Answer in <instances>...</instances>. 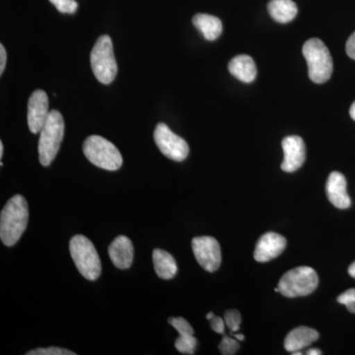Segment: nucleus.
Here are the masks:
<instances>
[{"mask_svg": "<svg viewBox=\"0 0 355 355\" xmlns=\"http://www.w3.org/2000/svg\"><path fill=\"white\" fill-rule=\"evenodd\" d=\"M91 67L98 81L103 84L113 83L118 73V65L114 55L113 42L109 36L97 40L90 55Z\"/></svg>", "mask_w": 355, "mask_h": 355, "instance_id": "nucleus-6", "label": "nucleus"}, {"mask_svg": "<svg viewBox=\"0 0 355 355\" xmlns=\"http://www.w3.org/2000/svg\"><path fill=\"white\" fill-rule=\"evenodd\" d=\"M319 333L309 327L301 326L289 331L284 340V349L287 352H298L309 347L319 338Z\"/></svg>", "mask_w": 355, "mask_h": 355, "instance_id": "nucleus-15", "label": "nucleus"}, {"mask_svg": "<svg viewBox=\"0 0 355 355\" xmlns=\"http://www.w3.org/2000/svg\"><path fill=\"white\" fill-rule=\"evenodd\" d=\"M224 321H225L226 326L228 327L231 334L237 333L242 322L241 314L237 310L226 311L225 314H224Z\"/></svg>", "mask_w": 355, "mask_h": 355, "instance_id": "nucleus-22", "label": "nucleus"}, {"mask_svg": "<svg viewBox=\"0 0 355 355\" xmlns=\"http://www.w3.org/2000/svg\"><path fill=\"white\" fill-rule=\"evenodd\" d=\"M112 263L120 270L130 268L133 261V245L127 236H118L109 247Z\"/></svg>", "mask_w": 355, "mask_h": 355, "instance_id": "nucleus-14", "label": "nucleus"}, {"mask_svg": "<svg viewBox=\"0 0 355 355\" xmlns=\"http://www.w3.org/2000/svg\"><path fill=\"white\" fill-rule=\"evenodd\" d=\"M29 220V209L25 198L16 195L4 205L0 214V238L7 247L16 244L25 232Z\"/></svg>", "mask_w": 355, "mask_h": 355, "instance_id": "nucleus-1", "label": "nucleus"}, {"mask_svg": "<svg viewBox=\"0 0 355 355\" xmlns=\"http://www.w3.org/2000/svg\"><path fill=\"white\" fill-rule=\"evenodd\" d=\"M64 121L58 111L50 112L41 130L39 139V159L41 164L48 167L55 160L64 139Z\"/></svg>", "mask_w": 355, "mask_h": 355, "instance_id": "nucleus-2", "label": "nucleus"}, {"mask_svg": "<svg viewBox=\"0 0 355 355\" xmlns=\"http://www.w3.org/2000/svg\"><path fill=\"white\" fill-rule=\"evenodd\" d=\"M221 354L233 355L237 354L238 349H240L239 340L235 338L224 336L218 347Z\"/></svg>", "mask_w": 355, "mask_h": 355, "instance_id": "nucleus-23", "label": "nucleus"}, {"mask_svg": "<svg viewBox=\"0 0 355 355\" xmlns=\"http://www.w3.org/2000/svg\"><path fill=\"white\" fill-rule=\"evenodd\" d=\"M210 326H211L212 330L216 331L217 334H221L223 335L225 331V321L220 317H217L214 315L211 319L209 320Z\"/></svg>", "mask_w": 355, "mask_h": 355, "instance_id": "nucleus-27", "label": "nucleus"}, {"mask_svg": "<svg viewBox=\"0 0 355 355\" xmlns=\"http://www.w3.org/2000/svg\"><path fill=\"white\" fill-rule=\"evenodd\" d=\"M231 335L234 336V338H237V340H239V342H243V340H245L244 335H241V334L234 333V334H231Z\"/></svg>", "mask_w": 355, "mask_h": 355, "instance_id": "nucleus-33", "label": "nucleus"}, {"mask_svg": "<svg viewBox=\"0 0 355 355\" xmlns=\"http://www.w3.org/2000/svg\"><path fill=\"white\" fill-rule=\"evenodd\" d=\"M83 153L92 164L107 170L116 171L123 165L119 149L109 140L99 135H91L83 144Z\"/></svg>", "mask_w": 355, "mask_h": 355, "instance_id": "nucleus-5", "label": "nucleus"}, {"mask_svg": "<svg viewBox=\"0 0 355 355\" xmlns=\"http://www.w3.org/2000/svg\"><path fill=\"white\" fill-rule=\"evenodd\" d=\"M198 340L193 336H180L175 342V347L178 352L183 354H195Z\"/></svg>", "mask_w": 355, "mask_h": 355, "instance_id": "nucleus-20", "label": "nucleus"}, {"mask_svg": "<svg viewBox=\"0 0 355 355\" xmlns=\"http://www.w3.org/2000/svg\"><path fill=\"white\" fill-rule=\"evenodd\" d=\"M291 354L293 355H301V354H302V352H299V350H298V352H291Z\"/></svg>", "mask_w": 355, "mask_h": 355, "instance_id": "nucleus-36", "label": "nucleus"}, {"mask_svg": "<svg viewBox=\"0 0 355 355\" xmlns=\"http://www.w3.org/2000/svg\"><path fill=\"white\" fill-rule=\"evenodd\" d=\"M268 10L272 19L282 24L291 22L298 13L297 6L292 0H270Z\"/></svg>", "mask_w": 355, "mask_h": 355, "instance_id": "nucleus-19", "label": "nucleus"}, {"mask_svg": "<svg viewBox=\"0 0 355 355\" xmlns=\"http://www.w3.org/2000/svg\"><path fill=\"white\" fill-rule=\"evenodd\" d=\"M349 114L352 120L355 121V102L352 105V107H350Z\"/></svg>", "mask_w": 355, "mask_h": 355, "instance_id": "nucleus-32", "label": "nucleus"}, {"mask_svg": "<svg viewBox=\"0 0 355 355\" xmlns=\"http://www.w3.org/2000/svg\"><path fill=\"white\" fill-rule=\"evenodd\" d=\"M49 114L48 95L43 90L35 91L28 101L27 120L31 132H41Z\"/></svg>", "mask_w": 355, "mask_h": 355, "instance_id": "nucleus-10", "label": "nucleus"}, {"mask_svg": "<svg viewBox=\"0 0 355 355\" xmlns=\"http://www.w3.org/2000/svg\"><path fill=\"white\" fill-rule=\"evenodd\" d=\"M6 51L4 49L3 44H0V76L3 73L6 65Z\"/></svg>", "mask_w": 355, "mask_h": 355, "instance_id": "nucleus-29", "label": "nucleus"}, {"mask_svg": "<svg viewBox=\"0 0 355 355\" xmlns=\"http://www.w3.org/2000/svg\"><path fill=\"white\" fill-rule=\"evenodd\" d=\"M319 284L317 272L310 266H298L287 272L279 282L282 295L288 298L302 297L313 293Z\"/></svg>", "mask_w": 355, "mask_h": 355, "instance_id": "nucleus-7", "label": "nucleus"}, {"mask_svg": "<svg viewBox=\"0 0 355 355\" xmlns=\"http://www.w3.org/2000/svg\"><path fill=\"white\" fill-rule=\"evenodd\" d=\"M60 13L73 14L76 12L78 3L76 0H50Z\"/></svg>", "mask_w": 355, "mask_h": 355, "instance_id": "nucleus-24", "label": "nucleus"}, {"mask_svg": "<svg viewBox=\"0 0 355 355\" xmlns=\"http://www.w3.org/2000/svg\"><path fill=\"white\" fill-rule=\"evenodd\" d=\"M193 24L202 33L203 38L207 41H214L220 37L222 23L220 19L209 14H197L193 16Z\"/></svg>", "mask_w": 355, "mask_h": 355, "instance_id": "nucleus-18", "label": "nucleus"}, {"mask_svg": "<svg viewBox=\"0 0 355 355\" xmlns=\"http://www.w3.org/2000/svg\"><path fill=\"white\" fill-rule=\"evenodd\" d=\"M308 64L311 80L317 84L327 83L333 73V58L326 44L317 38L308 40L302 49Z\"/></svg>", "mask_w": 355, "mask_h": 355, "instance_id": "nucleus-3", "label": "nucleus"}, {"mask_svg": "<svg viewBox=\"0 0 355 355\" xmlns=\"http://www.w3.org/2000/svg\"><path fill=\"white\" fill-rule=\"evenodd\" d=\"M286 247V239L284 236L275 232L266 233L261 236L256 245L254 258L259 263H266L282 254Z\"/></svg>", "mask_w": 355, "mask_h": 355, "instance_id": "nucleus-12", "label": "nucleus"}, {"mask_svg": "<svg viewBox=\"0 0 355 355\" xmlns=\"http://www.w3.org/2000/svg\"><path fill=\"white\" fill-rule=\"evenodd\" d=\"M345 51H347V55L355 60V32L352 33L349 40H347V44H345Z\"/></svg>", "mask_w": 355, "mask_h": 355, "instance_id": "nucleus-28", "label": "nucleus"}, {"mask_svg": "<svg viewBox=\"0 0 355 355\" xmlns=\"http://www.w3.org/2000/svg\"><path fill=\"white\" fill-rule=\"evenodd\" d=\"M191 247L196 260L203 270L209 272L218 270L221 263V250L216 238L210 236L193 238Z\"/></svg>", "mask_w": 355, "mask_h": 355, "instance_id": "nucleus-9", "label": "nucleus"}, {"mask_svg": "<svg viewBox=\"0 0 355 355\" xmlns=\"http://www.w3.org/2000/svg\"><path fill=\"white\" fill-rule=\"evenodd\" d=\"M76 352L60 349V347H46V349H36L27 352V355H76Z\"/></svg>", "mask_w": 355, "mask_h": 355, "instance_id": "nucleus-26", "label": "nucleus"}, {"mask_svg": "<svg viewBox=\"0 0 355 355\" xmlns=\"http://www.w3.org/2000/svg\"><path fill=\"white\" fill-rule=\"evenodd\" d=\"M306 354H307V355H321L322 352L320 349H313L308 350V352H306Z\"/></svg>", "mask_w": 355, "mask_h": 355, "instance_id": "nucleus-30", "label": "nucleus"}, {"mask_svg": "<svg viewBox=\"0 0 355 355\" xmlns=\"http://www.w3.org/2000/svg\"><path fill=\"white\" fill-rule=\"evenodd\" d=\"M327 197L336 209H347L352 205L347 195V180L340 172L331 173L326 184Z\"/></svg>", "mask_w": 355, "mask_h": 355, "instance_id": "nucleus-13", "label": "nucleus"}, {"mask_svg": "<svg viewBox=\"0 0 355 355\" xmlns=\"http://www.w3.org/2000/svg\"><path fill=\"white\" fill-rule=\"evenodd\" d=\"M338 302L345 305L350 313H355V288L343 292L338 297Z\"/></svg>", "mask_w": 355, "mask_h": 355, "instance_id": "nucleus-25", "label": "nucleus"}, {"mask_svg": "<svg viewBox=\"0 0 355 355\" xmlns=\"http://www.w3.org/2000/svg\"><path fill=\"white\" fill-rule=\"evenodd\" d=\"M69 252L77 270L88 280H96L102 272L101 261L93 243L83 235H76L69 242Z\"/></svg>", "mask_w": 355, "mask_h": 355, "instance_id": "nucleus-4", "label": "nucleus"}, {"mask_svg": "<svg viewBox=\"0 0 355 355\" xmlns=\"http://www.w3.org/2000/svg\"><path fill=\"white\" fill-rule=\"evenodd\" d=\"M168 322H169L173 328L176 329L180 336H193V334H195L193 327L184 318H169Z\"/></svg>", "mask_w": 355, "mask_h": 355, "instance_id": "nucleus-21", "label": "nucleus"}, {"mask_svg": "<svg viewBox=\"0 0 355 355\" xmlns=\"http://www.w3.org/2000/svg\"><path fill=\"white\" fill-rule=\"evenodd\" d=\"M214 316V312H209V314L207 315V319L209 320L211 319L212 317Z\"/></svg>", "mask_w": 355, "mask_h": 355, "instance_id": "nucleus-35", "label": "nucleus"}, {"mask_svg": "<svg viewBox=\"0 0 355 355\" xmlns=\"http://www.w3.org/2000/svg\"><path fill=\"white\" fill-rule=\"evenodd\" d=\"M154 270L162 279H172L178 272L176 261L171 254L162 249H155L153 253Z\"/></svg>", "mask_w": 355, "mask_h": 355, "instance_id": "nucleus-17", "label": "nucleus"}, {"mask_svg": "<svg viewBox=\"0 0 355 355\" xmlns=\"http://www.w3.org/2000/svg\"><path fill=\"white\" fill-rule=\"evenodd\" d=\"M228 70L238 80L244 83H253L258 73L253 58L246 55L233 58L229 62Z\"/></svg>", "mask_w": 355, "mask_h": 355, "instance_id": "nucleus-16", "label": "nucleus"}, {"mask_svg": "<svg viewBox=\"0 0 355 355\" xmlns=\"http://www.w3.org/2000/svg\"><path fill=\"white\" fill-rule=\"evenodd\" d=\"M349 273L350 277H354V279H355V261L354 263H352V265L349 266Z\"/></svg>", "mask_w": 355, "mask_h": 355, "instance_id": "nucleus-31", "label": "nucleus"}, {"mask_svg": "<svg viewBox=\"0 0 355 355\" xmlns=\"http://www.w3.org/2000/svg\"><path fill=\"white\" fill-rule=\"evenodd\" d=\"M153 135L156 146L166 157L177 162H181L188 157L190 148L186 140L175 135L165 123H158Z\"/></svg>", "mask_w": 355, "mask_h": 355, "instance_id": "nucleus-8", "label": "nucleus"}, {"mask_svg": "<svg viewBox=\"0 0 355 355\" xmlns=\"http://www.w3.org/2000/svg\"><path fill=\"white\" fill-rule=\"evenodd\" d=\"M2 156H3V144L0 141V158H2Z\"/></svg>", "mask_w": 355, "mask_h": 355, "instance_id": "nucleus-34", "label": "nucleus"}, {"mask_svg": "<svg viewBox=\"0 0 355 355\" xmlns=\"http://www.w3.org/2000/svg\"><path fill=\"white\" fill-rule=\"evenodd\" d=\"M284 158L282 169L284 172L293 173L304 164L306 147L304 141L297 135H291L282 140Z\"/></svg>", "mask_w": 355, "mask_h": 355, "instance_id": "nucleus-11", "label": "nucleus"}]
</instances>
